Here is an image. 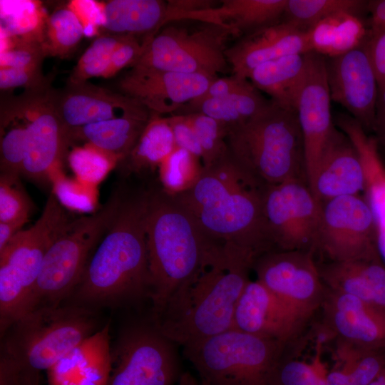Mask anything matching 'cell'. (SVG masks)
<instances>
[{"instance_id":"obj_1","label":"cell","mask_w":385,"mask_h":385,"mask_svg":"<svg viewBox=\"0 0 385 385\" xmlns=\"http://www.w3.org/2000/svg\"><path fill=\"white\" fill-rule=\"evenodd\" d=\"M265 187L242 170L229 151L203 167L197 182L175 196L215 252L252 269L260 256L275 251L263 211Z\"/></svg>"},{"instance_id":"obj_2","label":"cell","mask_w":385,"mask_h":385,"mask_svg":"<svg viewBox=\"0 0 385 385\" xmlns=\"http://www.w3.org/2000/svg\"><path fill=\"white\" fill-rule=\"evenodd\" d=\"M149 185H123L120 204L91 256L68 304L94 310L150 299L146 238Z\"/></svg>"},{"instance_id":"obj_3","label":"cell","mask_w":385,"mask_h":385,"mask_svg":"<svg viewBox=\"0 0 385 385\" xmlns=\"http://www.w3.org/2000/svg\"><path fill=\"white\" fill-rule=\"evenodd\" d=\"M146 238L155 320L175 292L217 255L191 212L160 183L149 184Z\"/></svg>"},{"instance_id":"obj_4","label":"cell","mask_w":385,"mask_h":385,"mask_svg":"<svg viewBox=\"0 0 385 385\" xmlns=\"http://www.w3.org/2000/svg\"><path fill=\"white\" fill-rule=\"evenodd\" d=\"M250 269L226 260L207 263L175 292L153 321L166 337L183 347L231 329Z\"/></svg>"},{"instance_id":"obj_5","label":"cell","mask_w":385,"mask_h":385,"mask_svg":"<svg viewBox=\"0 0 385 385\" xmlns=\"http://www.w3.org/2000/svg\"><path fill=\"white\" fill-rule=\"evenodd\" d=\"M227 143L235 161L262 186L292 179L307 181L296 111L271 101L256 116L230 130Z\"/></svg>"},{"instance_id":"obj_6","label":"cell","mask_w":385,"mask_h":385,"mask_svg":"<svg viewBox=\"0 0 385 385\" xmlns=\"http://www.w3.org/2000/svg\"><path fill=\"white\" fill-rule=\"evenodd\" d=\"M96 327L93 309L71 304L35 309L1 336L0 362L19 371H47Z\"/></svg>"},{"instance_id":"obj_7","label":"cell","mask_w":385,"mask_h":385,"mask_svg":"<svg viewBox=\"0 0 385 385\" xmlns=\"http://www.w3.org/2000/svg\"><path fill=\"white\" fill-rule=\"evenodd\" d=\"M70 221L51 192L37 221L19 231L0 252L1 335L27 313L45 255Z\"/></svg>"},{"instance_id":"obj_8","label":"cell","mask_w":385,"mask_h":385,"mask_svg":"<svg viewBox=\"0 0 385 385\" xmlns=\"http://www.w3.org/2000/svg\"><path fill=\"white\" fill-rule=\"evenodd\" d=\"M123 192V185L118 186L97 212L68 222L45 255L27 313L61 305L70 297L116 215Z\"/></svg>"},{"instance_id":"obj_9","label":"cell","mask_w":385,"mask_h":385,"mask_svg":"<svg viewBox=\"0 0 385 385\" xmlns=\"http://www.w3.org/2000/svg\"><path fill=\"white\" fill-rule=\"evenodd\" d=\"M294 346L230 329L183 347L207 385H267L279 360Z\"/></svg>"},{"instance_id":"obj_10","label":"cell","mask_w":385,"mask_h":385,"mask_svg":"<svg viewBox=\"0 0 385 385\" xmlns=\"http://www.w3.org/2000/svg\"><path fill=\"white\" fill-rule=\"evenodd\" d=\"M231 36L229 31L210 24L191 29L169 25L151 38L132 67L217 78L230 68L225 45Z\"/></svg>"},{"instance_id":"obj_11","label":"cell","mask_w":385,"mask_h":385,"mask_svg":"<svg viewBox=\"0 0 385 385\" xmlns=\"http://www.w3.org/2000/svg\"><path fill=\"white\" fill-rule=\"evenodd\" d=\"M176 345L151 318L130 324L111 348L108 385H176L183 374Z\"/></svg>"},{"instance_id":"obj_12","label":"cell","mask_w":385,"mask_h":385,"mask_svg":"<svg viewBox=\"0 0 385 385\" xmlns=\"http://www.w3.org/2000/svg\"><path fill=\"white\" fill-rule=\"evenodd\" d=\"M316 253L330 262L380 257L372 211L364 195L319 202Z\"/></svg>"},{"instance_id":"obj_13","label":"cell","mask_w":385,"mask_h":385,"mask_svg":"<svg viewBox=\"0 0 385 385\" xmlns=\"http://www.w3.org/2000/svg\"><path fill=\"white\" fill-rule=\"evenodd\" d=\"M314 255L305 250L271 251L260 256L252 268L257 279L307 326L320 310L327 293Z\"/></svg>"},{"instance_id":"obj_14","label":"cell","mask_w":385,"mask_h":385,"mask_svg":"<svg viewBox=\"0 0 385 385\" xmlns=\"http://www.w3.org/2000/svg\"><path fill=\"white\" fill-rule=\"evenodd\" d=\"M269 233L277 250L316 253L320 205L304 179H292L262 190Z\"/></svg>"},{"instance_id":"obj_15","label":"cell","mask_w":385,"mask_h":385,"mask_svg":"<svg viewBox=\"0 0 385 385\" xmlns=\"http://www.w3.org/2000/svg\"><path fill=\"white\" fill-rule=\"evenodd\" d=\"M44 88L19 98L26 119L22 175L43 186L51 182V174L61 165L71 141L56 111L53 92Z\"/></svg>"},{"instance_id":"obj_16","label":"cell","mask_w":385,"mask_h":385,"mask_svg":"<svg viewBox=\"0 0 385 385\" xmlns=\"http://www.w3.org/2000/svg\"><path fill=\"white\" fill-rule=\"evenodd\" d=\"M326 57L307 53V66L297 102L308 185L335 125L331 114Z\"/></svg>"},{"instance_id":"obj_17","label":"cell","mask_w":385,"mask_h":385,"mask_svg":"<svg viewBox=\"0 0 385 385\" xmlns=\"http://www.w3.org/2000/svg\"><path fill=\"white\" fill-rule=\"evenodd\" d=\"M326 66L331 100L366 131L373 130L379 86L366 41L340 56L326 57Z\"/></svg>"},{"instance_id":"obj_18","label":"cell","mask_w":385,"mask_h":385,"mask_svg":"<svg viewBox=\"0 0 385 385\" xmlns=\"http://www.w3.org/2000/svg\"><path fill=\"white\" fill-rule=\"evenodd\" d=\"M320 310L324 332L339 346L385 350L384 310L327 287Z\"/></svg>"},{"instance_id":"obj_19","label":"cell","mask_w":385,"mask_h":385,"mask_svg":"<svg viewBox=\"0 0 385 385\" xmlns=\"http://www.w3.org/2000/svg\"><path fill=\"white\" fill-rule=\"evenodd\" d=\"M216 78L202 74L132 67L120 80L118 89L140 103L152 115L163 116L174 114L202 96Z\"/></svg>"},{"instance_id":"obj_20","label":"cell","mask_w":385,"mask_h":385,"mask_svg":"<svg viewBox=\"0 0 385 385\" xmlns=\"http://www.w3.org/2000/svg\"><path fill=\"white\" fill-rule=\"evenodd\" d=\"M307 325L262 282L249 280L235 307V329L294 346Z\"/></svg>"},{"instance_id":"obj_21","label":"cell","mask_w":385,"mask_h":385,"mask_svg":"<svg viewBox=\"0 0 385 385\" xmlns=\"http://www.w3.org/2000/svg\"><path fill=\"white\" fill-rule=\"evenodd\" d=\"M53 103L67 132L86 125L125 115L152 114L138 101L86 83L53 92Z\"/></svg>"},{"instance_id":"obj_22","label":"cell","mask_w":385,"mask_h":385,"mask_svg":"<svg viewBox=\"0 0 385 385\" xmlns=\"http://www.w3.org/2000/svg\"><path fill=\"white\" fill-rule=\"evenodd\" d=\"M312 51L307 31L283 21L246 34L226 48L232 75L248 79L258 66L279 58Z\"/></svg>"},{"instance_id":"obj_23","label":"cell","mask_w":385,"mask_h":385,"mask_svg":"<svg viewBox=\"0 0 385 385\" xmlns=\"http://www.w3.org/2000/svg\"><path fill=\"white\" fill-rule=\"evenodd\" d=\"M309 186L319 202L364 193L365 175L359 155L347 135L336 127Z\"/></svg>"},{"instance_id":"obj_24","label":"cell","mask_w":385,"mask_h":385,"mask_svg":"<svg viewBox=\"0 0 385 385\" xmlns=\"http://www.w3.org/2000/svg\"><path fill=\"white\" fill-rule=\"evenodd\" d=\"M109 326L97 330L50 368L48 385H108L112 368Z\"/></svg>"},{"instance_id":"obj_25","label":"cell","mask_w":385,"mask_h":385,"mask_svg":"<svg viewBox=\"0 0 385 385\" xmlns=\"http://www.w3.org/2000/svg\"><path fill=\"white\" fill-rule=\"evenodd\" d=\"M336 124L355 147L365 175L364 196L372 211L376 247L385 265V162L379 150V143L361 124L349 115H339Z\"/></svg>"},{"instance_id":"obj_26","label":"cell","mask_w":385,"mask_h":385,"mask_svg":"<svg viewBox=\"0 0 385 385\" xmlns=\"http://www.w3.org/2000/svg\"><path fill=\"white\" fill-rule=\"evenodd\" d=\"M287 3V0H223L218 6L178 11L173 21H198L240 36L277 23L284 16Z\"/></svg>"},{"instance_id":"obj_27","label":"cell","mask_w":385,"mask_h":385,"mask_svg":"<svg viewBox=\"0 0 385 385\" xmlns=\"http://www.w3.org/2000/svg\"><path fill=\"white\" fill-rule=\"evenodd\" d=\"M329 289L354 296L385 311V265L381 257L318 263Z\"/></svg>"},{"instance_id":"obj_28","label":"cell","mask_w":385,"mask_h":385,"mask_svg":"<svg viewBox=\"0 0 385 385\" xmlns=\"http://www.w3.org/2000/svg\"><path fill=\"white\" fill-rule=\"evenodd\" d=\"M102 28L118 36H155L168 24L169 4L160 0H111L103 3Z\"/></svg>"},{"instance_id":"obj_29","label":"cell","mask_w":385,"mask_h":385,"mask_svg":"<svg viewBox=\"0 0 385 385\" xmlns=\"http://www.w3.org/2000/svg\"><path fill=\"white\" fill-rule=\"evenodd\" d=\"M152 115H125L86 125L68 134L70 140L86 141L119 163L133 150Z\"/></svg>"},{"instance_id":"obj_30","label":"cell","mask_w":385,"mask_h":385,"mask_svg":"<svg viewBox=\"0 0 385 385\" xmlns=\"http://www.w3.org/2000/svg\"><path fill=\"white\" fill-rule=\"evenodd\" d=\"M307 53L285 56L256 67L248 79L276 104L296 111L307 66Z\"/></svg>"},{"instance_id":"obj_31","label":"cell","mask_w":385,"mask_h":385,"mask_svg":"<svg viewBox=\"0 0 385 385\" xmlns=\"http://www.w3.org/2000/svg\"><path fill=\"white\" fill-rule=\"evenodd\" d=\"M312 51L332 58L361 45L368 38L362 21L356 13H334L311 26L307 31Z\"/></svg>"},{"instance_id":"obj_32","label":"cell","mask_w":385,"mask_h":385,"mask_svg":"<svg viewBox=\"0 0 385 385\" xmlns=\"http://www.w3.org/2000/svg\"><path fill=\"white\" fill-rule=\"evenodd\" d=\"M267 100L253 84L233 94L215 98H196L173 115L201 113L222 123L230 130L241 125L267 108Z\"/></svg>"},{"instance_id":"obj_33","label":"cell","mask_w":385,"mask_h":385,"mask_svg":"<svg viewBox=\"0 0 385 385\" xmlns=\"http://www.w3.org/2000/svg\"><path fill=\"white\" fill-rule=\"evenodd\" d=\"M176 148L168 117L153 115L133 150L119 162L120 170L140 174L159 168Z\"/></svg>"},{"instance_id":"obj_34","label":"cell","mask_w":385,"mask_h":385,"mask_svg":"<svg viewBox=\"0 0 385 385\" xmlns=\"http://www.w3.org/2000/svg\"><path fill=\"white\" fill-rule=\"evenodd\" d=\"M26 119L19 98L1 106L0 177L20 178L25 157Z\"/></svg>"},{"instance_id":"obj_35","label":"cell","mask_w":385,"mask_h":385,"mask_svg":"<svg viewBox=\"0 0 385 385\" xmlns=\"http://www.w3.org/2000/svg\"><path fill=\"white\" fill-rule=\"evenodd\" d=\"M203 171L200 158L179 148L159 167V183L168 192L176 195L190 189Z\"/></svg>"},{"instance_id":"obj_36","label":"cell","mask_w":385,"mask_h":385,"mask_svg":"<svg viewBox=\"0 0 385 385\" xmlns=\"http://www.w3.org/2000/svg\"><path fill=\"white\" fill-rule=\"evenodd\" d=\"M359 0H287L284 21L307 31L323 19L339 11L358 12L366 4Z\"/></svg>"},{"instance_id":"obj_37","label":"cell","mask_w":385,"mask_h":385,"mask_svg":"<svg viewBox=\"0 0 385 385\" xmlns=\"http://www.w3.org/2000/svg\"><path fill=\"white\" fill-rule=\"evenodd\" d=\"M46 24V38L43 46L46 55L66 56L84 36L82 24L67 6L55 10L47 18Z\"/></svg>"},{"instance_id":"obj_38","label":"cell","mask_w":385,"mask_h":385,"mask_svg":"<svg viewBox=\"0 0 385 385\" xmlns=\"http://www.w3.org/2000/svg\"><path fill=\"white\" fill-rule=\"evenodd\" d=\"M125 36L102 35L96 38L79 58L68 85L83 84L94 77H103L117 47Z\"/></svg>"},{"instance_id":"obj_39","label":"cell","mask_w":385,"mask_h":385,"mask_svg":"<svg viewBox=\"0 0 385 385\" xmlns=\"http://www.w3.org/2000/svg\"><path fill=\"white\" fill-rule=\"evenodd\" d=\"M38 4L28 1H1V29L8 36L36 38L43 41L41 29L43 14Z\"/></svg>"},{"instance_id":"obj_40","label":"cell","mask_w":385,"mask_h":385,"mask_svg":"<svg viewBox=\"0 0 385 385\" xmlns=\"http://www.w3.org/2000/svg\"><path fill=\"white\" fill-rule=\"evenodd\" d=\"M184 115L199 140L202 152V163L207 168L229 153L227 143L228 129L217 120L201 113Z\"/></svg>"},{"instance_id":"obj_41","label":"cell","mask_w":385,"mask_h":385,"mask_svg":"<svg viewBox=\"0 0 385 385\" xmlns=\"http://www.w3.org/2000/svg\"><path fill=\"white\" fill-rule=\"evenodd\" d=\"M32 209L30 197L19 178L0 177V222L24 225Z\"/></svg>"},{"instance_id":"obj_42","label":"cell","mask_w":385,"mask_h":385,"mask_svg":"<svg viewBox=\"0 0 385 385\" xmlns=\"http://www.w3.org/2000/svg\"><path fill=\"white\" fill-rule=\"evenodd\" d=\"M68 160L74 173L89 183H96L101 180L111 165L117 163L107 154L90 145L74 148Z\"/></svg>"},{"instance_id":"obj_43","label":"cell","mask_w":385,"mask_h":385,"mask_svg":"<svg viewBox=\"0 0 385 385\" xmlns=\"http://www.w3.org/2000/svg\"><path fill=\"white\" fill-rule=\"evenodd\" d=\"M46 55L43 41L36 38H17L16 43L3 49L1 67L41 70Z\"/></svg>"},{"instance_id":"obj_44","label":"cell","mask_w":385,"mask_h":385,"mask_svg":"<svg viewBox=\"0 0 385 385\" xmlns=\"http://www.w3.org/2000/svg\"><path fill=\"white\" fill-rule=\"evenodd\" d=\"M292 351L287 352L271 371L267 385H299L316 374L318 361L307 364L293 359Z\"/></svg>"},{"instance_id":"obj_45","label":"cell","mask_w":385,"mask_h":385,"mask_svg":"<svg viewBox=\"0 0 385 385\" xmlns=\"http://www.w3.org/2000/svg\"><path fill=\"white\" fill-rule=\"evenodd\" d=\"M151 38L146 37L140 42L135 36H125L113 53L103 78L112 77L125 67L132 66L143 54Z\"/></svg>"},{"instance_id":"obj_46","label":"cell","mask_w":385,"mask_h":385,"mask_svg":"<svg viewBox=\"0 0 385 385\" xmlns=\"http://www.w3.org/2000/svg\"><path fill=\"white\" fill-rule=\"evenodd\" d=\"M53 192L62 205L73 210L87 212L93 207V200L88 192L64 178H57Z\"/></svg>"},{"instance_id":"obj_47","label":"cell","mask_w":385,"mask_h":385,"mask_svg":"<svg viewBox=\"0 0 385 385\" xmlns=\"http://www.w3.org/2000/svg\"><path fill=\"white\" fill-rule=\"evenodd\" d=\"M79 19L84 31V36H96L102 28L103 22V3L92 0H75L67 4Z\"/></svg>"},{"instance_id":"obj_48","label":"cell","mask_w":385,"mask_h":385,"mask_svg":"<svg viewBox=\"0 0 385 385\" xmlns=\"http://www.w3.org/2000/svg\"><path fill=\"white\" fill-rule=\"evenodd\" d=\"M43 83L41 70L1 67V90H10L21 86L30 87L33 90H36L45 87Z\"/></svg>"},{"instance_id":"obj_49","label":"cell","mask_w":385,"mask_h":385,"mask_svg":"<svg viewBox=\"0 0 385 385\" xmlns=\"http://www.w3.org/2000/svg\"><path fill=\"white\" fill-rule=\"evenodd\" d=\"M177 148L184 149L202 160V152L195 130L184 115L168 117Z\"/></svg>"},{"instance_id":"obj_50","label":"cell","mask_w":385,"mask_h":385,"mask_svg":"<svg viewBox=\"0 0 385 385\" xmlns=\"http://www.w3.org/2000/svg\"><path fill=\"white\" fill-rule=\"evenodd\" d=\"M378 86L385 85V31L369 33L366 41Z\"/></svg>"},{"instance_id":"obj_51","label":"cell","mask_w":385,"mask_h":385,"mask_svg":"<svg viewBox=\"0 0 385 385\" xmlns=\"http://www.w3.org/2000/svg\"><path fill=\"white\" fill-rule=\"evenodd\" d=\"M252 85L248 79L232 75L229 77L217 78L209 86L202 96L197 98H215L227 96L243 91Z\"/></svg>"},{"instance_id":"obj_52","label":"cell","mask_w":385,"mask_h":385,"mask_svg":"<svg viewBox=\"0 0 385 385\" xmlns=\"http://www.w3.org/2000/svg\"><path fill=\"white\" fill-rule=\"evenodd\" d=\"M373 131L379 145L385 146V85L379 86Z\"/></svg>"},{"instance_id":"obj_53","label":"cell","mask_w":385,"mask_h":385,"mask_svg":"<svg viewBox=\"0 0 385 385\" xmlns=\"http://www.w3.org/2000/svg\"><path fill=\"white\" fill-rule=\"evenodd\" d=\"M367 6L371 12L370 33L385 31V0L371 1Z\"/></svg>"},{"instance_id":"obj_54","label":"cell","mask_w":385,"mask_h":385,"mask_svg":"<svg viewBox=\"0 0 385 385\" xmlns=\"http://www.w3.org/2000/svg\"><path fill=\"white\" fill-rule=\"evenodd\" d=\"M23 225L15 222H0V252L20 230Z\"/></svg>"},{"instance_id":"obj_55","label":"cell","mask_w":385,"mask_h":385,"mask_svg":"<svg viewBox=\"0 0 385 385\" xmlns=\"http://www.w3.org/2000/svg\"><path fill=\"white\" fill-rule=\"evenodd\" d=\"M327 385H356L344 369H334L326 374Z\"/></svg>"},{"instance_id":"obj_56","label":"cell","mask_w":385,"mask_h":385,"mask_svg":"<svg viewBox=\"0 0 385 385\" xmlns=\"http://www.w3.org/2000/svg\"><path fill=\"white\" fill-rule=\"evenodd\" d=\"M40 374L33 371H16L11 385H40Z\"/></svg>"},{"instance_id":"obj_57","label":"cell","mask_w":385,"mask_h":385,"mask_svg":"<svg viewBox=\"0 0 385 385\" xmlns=\"http://www.w3.org/2000/svg\"><path fill=\"white\" fill-rule=\"evenodd\" d=\"M299 385H327L326 375L322 367L320 366L315 375Z\"/></svg>"},{"instance_id":"obj_58","label":"cell","mask_w":385,"mask_h":385,"mask_svg":"<svg viewBox=\"0 0 385 385\" xmlns=\"http://www.w3.org/2000/svg\"><path fill=\"white\" fill-rule=\"evenodd\" d=\"M176 385H199V381L188 371H183Z\"/></svg>"},{"instance_id":"obj_59","label":"cell","mask_w":385,"mask_h":385,"mask_svg":"<svg viewBox=\"0 0 385 385\" xmlns=\"http://www.w3.org/2000/svg\"><path fill=\"white\" fill-rule=\"evenodd\" d=\"M369 385H385V369Z\"/></svg>"},{"instance_id":"obj_60","label":"cell","mask_w":385,"mask_h":385,"mask_svg":"<svg viewBox=\"0 0 385 385\" xmlns=\"http://www.w3.org/2000/svg\"><path fill=\"white\" fill-rule=\"evenodd\" d=\"M199 385H207L203 382L199 381Z\"/></svg>"}]
</instances>
